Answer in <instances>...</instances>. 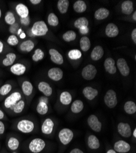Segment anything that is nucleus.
<instances>
[{"mask_svg":"<svg viewBox=\"0 0 136 153\" xmlns=\"http://www.w3.org/2000/svg\"><path fill=\"white\" fill-rule=\"evenodd\" d=\"M30 31L33 37L43 36L47 34L48 28L46 23L44 21L40 20L35 22L31 27Z\"/></svg>","mask_w":136,"mask_h":153,"instance_id":"nucleus-1","label":"nucleus"},{"mask_svg":"<svg viewBox=\"0 0 136 153\" xmlns=\"http://www.w3.org/2000/svg\"><path fill=\"white\" fill-rule=\"evenodd\" d=\"M34 123L29 120H22L17 124V129L24 134L31 133L34 129Z\"/></svg>","mask_w":136,"mask_h":153,"instance_id":"nucleus-2","label":"nucleus"},{"mask_svg":"<svg viewBox=\"0 0 136 153\" xmlns=\"http://www.w3.org/2000/svg\"><path fill=\"white\" fill-rule=\"evenodd\" d=\"M46 143L44 140L40 138H36L31 140L29 144V149L32 153H39L45 148Z\"/></svg>","mask_w":136,"mask_h":153,"instance_id":"nucleus-3","label":"nucleus"},{"mask_svg":"<svg viewBox=\"0 0 136 153\" xmlns=\"http://www.w3.org/2000/svg\"><path fill=\"white\" fill-rule=\"evenodd\" d=\"M22 99L21 93L18 91L12 93L7 96L4 101V106L6 109H12L14 105Z\"/></svg>","mask_w":136,"mask_h":153,"instance_id":"nucleus-4","label":"nucleus"},{"mask_svg":"<svg viewBox=\"0 0 136 153\" xmlns=\"http://www.w3.org/2000/svg\"><path fill=\"white\" fill-rule=\"evenodd\" d=\"M104 101L106 106L109 108H113L115 107L118 104L116 93L112 90H108L104 97Z\"/></svg>","mask_w":136,"mask_h":153,"instance_id":"nucleus-5","label":"nucleus"},{"mask_svg":"<svg viewBox=\"0 0 136 153\" xmlns=\"http://www.w3.org/2000/svg\"><path fill=\"white\" fill-rule=\"evenodd\" d=\"M74 134L73 131L68 128L62 129L59 133V138L60 142L64 145L69 144L73 138Z\"/></svg>","mask_w":136,"mask_h":153,"instance_id":"nucleus-6","label":"nucleus"},{"mask_svg":"<svg viewBox=\"0 0 136 153\" xmlns=\"http://www.w3.org/2000/svg\"><path fill=\"white\" fill-rule=\"evenodd\" d=\"M97 70L92 65H88L85 66L82 71V77L86 80H93L96 76Z\"/></svg>","mask_w":136,"mask_h":153,"instance_id":"nucleus-7","label":"nucleus"},{"mask_svg":"<svg viewBox=\"0 0 136 153\" xmlns=\"http://www.w3.org/2000/svg\"><path fill=\"white\" fill-rule=\"evenodd\" d=\"M87 123L89 127L93 131L96 132H100L101 131L102 124L94 114H91L88 118Z\"/></svg>","mask_w":136,"mask_h":153,"instance_id":"nucleus-8","label":"nucleus"},{"mask_svg":"<svg viewBox=\"0 0 136 153\" xmlns=\"http://www.w3.org/2000/svg\"><path fill=\"white\" fill-rule=\"evenodd\" d=\"M117 129L118 133L123 137L129 138L132 135L131 128L129 124L125 123H120L118 124Z\"/></svg>","mask_w":136,"mask_h":153,"instance_id":"nucleus-9","label":"nucleus"},{"mask_svg":"<svg viewBox=\"0 0 136 153\" xmlns=\"http://www.w3.org/2000/svg\"><path fill=\"white\" fill-rule=\"evenodd\" d=\"M63 75L62 70L58 68H51L48 72V77L55 82L60 80L63 77Z\"/></svg>","mask_w":136,"mask_h":153,"instance_id":"nucleus-10","label":"nucleus"},{"mask_svg":"<svg viewBox=\"0 0 136 153\" xmlns=\"http://www.w3.org/2000/svg\"><path fill=\"white\" fill-rule=\"evenodd\" d=\"M117 65L120 72L123 76H126L129 75L130 73V69L125 59L119 58L117 60Z\"/></svg>","mask_w":136,"mask_h":153,"instance_id":"nucleus-11","label":"nucleus"},{"mask_svg":"<svg viewBox=\"0 0 136 153\" xmlns=\"http://www.w3.org/2000/svg\"><path fill=\"white\" fill-rule=\"evenodd\" d=\"M114 149L116 152L120 153H126L130 151L131 146L124 140H119L114 144Z\"/></svg>","mask_w":136,"mask_h":153,"instance_id":"nucleus-12","label":"nucleus"},{"mask_svg":"<svg viewBox=\"0 0 136 153\" xmlns=\"http://www.w3.org/2000/svg\"><path fill=\"white\" fill-rule=\"evenodd\" d=\"M54 123L53 120L50 118L46 119L41 127V131L43 134L49 135L51 134L53 131Z\"/></svg>","mask_w":136,"mask_h":153,"instance_id":"nucleus-13","label":"nucleus"},{"mask_svg":"<svg viewBox=\"0 0 136 153\" xmlns=\"http://www.w3.org/2000/svg\"><path fill=\"white\" fill-rule=\"evenodd\" d=\"M49 54L51 56V60L55 64L60 65L64 62V58L57 50L54 48H51L49 50Z\"/></svg>","mask_w":136,"mask_h":153,"instance_id":"nucleus-14","label":"nucleus"},{"mask_svg":"<svg viewBox=\"0 0 136 153\" xmlns=\"http://www.w3.org/2000/svg\"><path fill=\"white\" fill-rule=\"evenodd\" d=\"M104 66L106 71L110 74H115L117 72V68L115 66V62L112 58H107L106 59L104 64Z\"/></svg>","mask_w":136,"mask_h":153,"instance_id":"nucleus-15","label":"nucleus"},{"mask_svg":"<svg viewBox=\"0 0 136 153\" xmlns=\"http://www.w3.org/2000/svg\"><path fill=\"white\" fill-rule=\"evenodd\" d=\"M10 71L15 75L20 76L23 75L26 71V67L21 63H15L11 66Z\"/></svg>","mask_w":136,"mask_h":153,"instance_id":"nucleus-16","label":"nucleus"},{"mask_svg":"<svg viewBox=\"0 0 136 153\" xmlns=\"http://www.w3.org/2000/svg\"><path fill=\"white\" fill-rule=\"evenodd\" d=\"M38 90L42 92L45 97L51 96L53 93L52 88L45 82H40L39 83Z\"/></svg>","mask_w":136,"mask_h":153,"instance_id":"nucleus-17","label":"nucleus"},{"mask_svg":"<svg viewBox=\"0 0 136 153\" xmlns=\"http://www.w3.org/2000/svg\"><path fill=\"white\" fill-rule=\"evenodd\" d=\"M15 10L18 16L20 17V19L26 18L29 17V10L27 6L23 3L18 4L15 7Z\"/></svg>","mask_w":136,"mask_h":153,"instance_id":"nucleus-18","label":"nucleus"},{"mask_svg":"<svg viewBox=\"0 0 136 153\" xmlns=\"http://www.w3.org/2000/svg\"><path fill=\"white\" fill-rule=\"evenodd\" d=\"M105 33L109 37H115L119 33L118 27L114 23H109L105 29Z\"/></svg>","mask_w":136,"mask_h":153,"instance_id":"nucleus-19","label":"nucleus"},{"mask_svg":"<svg viewBox=\"0 0 136 153\" xmlns=\"http://www.w3.org/2000/svg\"><path fill=\"white\" fill-rule=\"evenodd\" d=\"M82 93L85 97L89 100H93L98 94V91L95 88L90 86H87L84 88Z\"/></svg>","mask_w":136,"mask_h":153,"instance_id":"nucleus-20","label":"nucleus"},{"mask_svg":"<svg viewBox=\"0 0 136 153\" xmlns=\"http://www.w3.org/2000/svg\"><path fill=\"white\" fill-rule=\"evenodd\" d=\"M109 14L110 12L107 9L104 7H101L95 11L94 17L95 19L98 20H101L107 18L109 16Z\"/></svg>","mask_w":136,"mask_h":153,"instance_id":"nucleus-21","label":"nucleus"},{"mask_svg":"<svg viewBox=\"0 0 136 153\" xmlns=\"http://www.w3.org/2000/svg\"><path fill=\"white\" fill-rule=\"evenodd\" d=\"M104 55V50L101 46L98 45L96 46L93 50L92 51V53L90 55L91 58L93 61H98Z\"/></svg>","mask_w":136,"mask_h":153,"instance_id":"nucleus-22","label":"nucleus"},{"mask_svg":"<svg viewBox=\"0 0 136 153\" xmlns=\"http://www.w3.org/2000/svg\"><path fill=\"white\" fill-rule=\"evenodd\" d=\"M121 11L122 13L125 15H130L132 13L134 7L133 3L130 0H126L121 4Z\"/></svg>","mask_w":136,"mask_h":153,"instance_id":"nucleus-23","label":"nucleus"},{"mask_svg":"<svg viewBox=\"0 0 136 153\" xmlns=\"http://www.w3.org/2000/svg\"><path fill=\"white\" fill-rule=\"evenodd\" d=\"M21 90L24 96H30L33 92V85L29 81L25 80L22 83Z\"/></svg>","mask_w":136,"mask_h":153,"instance_id":"nucleus-24","label":"nucleus"},{"mask_svg":"<svg viewBox=\"0 0 136 153\" xmlns=\"http://www.w3.org/2000/svg\"><path fill=\"white\" fill-rule=\"evenodd\" d=\"M35 47L34 42L31 40H26L23 41L20 45V50L21 52L29 53L34 49Z\"/></svg>","mask_w":136,"mask_h":153,"instance_id":"nucleus-25","label":"nucleus"},{"mask_svg":"<svg viewBox=\"0 0 136 153\" xmlns=\"http://www.w3.org/2000/svg\"><path fill=\"white\" fill-rule=\"evenodd\" d=\"M88 146L92 149H97L100 146V141L94 135H91L88 138Z\"/></svg>","mask_w":136,"mask_h":153,"instance_id":"nucleus-26","label":"nucleus"},{"mask_svg":"<svg viewBox=\"0 0 136 153\" xmlns=\"http://www.w3.org/2000/svg\"><path fill=\"white\" fill-rule=\"evenodd\" d=\"M17 58V55L14 53H9L6 55L5 58L3 60L2 64L4 66L8 67L14 65Z\"/></svg>","mask_w":136,"mask_h":153,"instance_id":"nucleus-27","label":"nucleus"},{"mask_svg":"<svg viewBox=\"0 0 136 153\" xmlns=\"http://www.w3.org/2000/svg\"><path fill=\"white\" fill-rule=\"evenodd\" d=\"M60 101L62 104L64 105H68L72 101V96L68 91H64L60 96Z\"/></svg>","mask_w":136,"mask_h":153,"instance_id":"nucleus-28","label":"nucleus"},{"mask_svg":"<svg viewBox=\"0 0 136 153\" xmlns=\"http://www.w3.org/2000/svg\"><path fill=\"white\" fill-rule=\"evenodd\" d=\"M73 9L77 13H82L87 9V5L82 0H78L74 3Z\"/></svg>","mask_w":136,"mask_h":153,"instance_id":"nucleus-29","label":"nucleus"},{"mask_svg":"<svg viewBox=\"0 0 136 153\" xmlns=\"http://www.w3.org/2000/svg\"><path fill=\"white\" fill-rule=\"evenodd\" d=\"M91 43L89 38L87 36H83L80 39V47L83 52H87L90 48Z\"/></svg>","mask_w":136,"mask_h":153,"instance_id":"nucleus-30","label":"nucleus"},{"mask_svg":"<svg viewBox=\"0 0 136 153\" xmlns=\"http://www.w3.org/2000/svg\"><path fill=\"white\" fill-rule=\"evenodd\" d=\"M84 108V103L80 100H76L73 102L71 106V110L74 113H79Z\"/></svg>","mask_w":136,"mask_h":153,"instance_id":"nucleus-31","label":"nucleus"},{"mask_svg":"<svg viewBox=\"0 0 136 153\" xmlns=\"http://www.w3.org/2000/svg\"><path fill=\"white\" fill-rule=\"evenodd\" d=\"M57 9L61 14L67 13L69 7V1L68 0H59L57 2Z\"/></svg>","mask_w":136,"mask_h":153,"instance_id":"nucleus-32","label":"nucleus"},{"mask_svg":"<svg viewBox=\"0 0 136 153\" xmlns=\"http://www.w3.org/2000/svg\"><path fill=\"white\" fill-rule=\"evenodd\" d=\"M89 21L87 18L85 17H80L74 22V27L78 29H80L82 27H88Z\"/></svg>","mask_w":136,"mask_h":153,"instance_id":"nucleus-33","label":"nucleus"},{"mask_svg":"<svg viewBox=\"0 0 136 153\" xmlns=\"http://www.w3.org/2000/svg\"><path fill=\"white\" fill-rule=\"evenodd\" d=\"M124 110L129 114H134L136 112V105L135 102L131 100L126 102L124 105Z\"/></svg>","mask_w":136,"mask_h":153,"instance_id":"nucleus-34","label":"nucleus"},{"mask_svg":"<svg viewBox=\"0 0 136 153\" xmlns=\"http://www.w3.org/2000/svg\"><path fill=\"white\" fill-rule=\"evenodd\" d=\"M20 145L19 140L15 138L12 137L9 138L7 142V146L8 148L12 151H15L17 150Z\"/></svg>","mask_w":136,"mask_h":153,"instance_id":"nucleus-35","label":"nucleus"},{"mask_svg":"<svg viewBox=\"0 0 136 153\" xmlns=\"http://www.w3.org/2000/svg\"><path fill=\"white\" fill-rule=\"evenodd\" d=\"M24 107H25V102L21 99L12 108L11 110L13 111V112L15 114H20L23 111Z\"/></svg>","mask_w":136,"mask_h":153,"instance_id":"nucleus-36","label":"nucleus"},{"mask_svg":"<svg viewBox=\"0 0 136 153\" xmlns=\"http://www.w3.org/2000/svg\"><path fill=\"white\" fill-rule=\"evenodd\" d=\"M36 110L39 114L41 115H44V114H46L48 111V107L46 103L43 102L39 101V103L37 105Z\"/></svg>","mask_w":136,"mask_h":153,"instance_id":"nucleus-37","label":"nucleus"},{"mask_svg":"<svg viewBox=\"0 0 136 153\" xmlns=\"http://www.w3.org/2000/svg\"><path fill=\"white\" fill-rule=\"evenodd\" d=\"M62 38L64 40V41L67 42L73 41L76 39V34L75 31H71V30L68 31L63 34Z\"/></svg>","mask_w":136,"mask_h":153,"instance_id":"nucleus-38","label":"nucleus"},{"mask_svg":"<svg viewBox=\"0 0 136 153\" xmlns=\"http://www.w3.org/2000/svg\"><path fill=\"white\" fill-rule=\"evenodd\" d=\"M45 56V53L43 51L41 50L40 48H37L34 52V54L32 55V59L34 62H38L42 59Z\"/></svg>","mask_w":136,"mask_h":153,"instance_id":"nucleus-39","label":"nucleus"},{"mask_svg":"<svg viewBox=\"0 0 136 153\" xmlns=\"http://www.w3.org/2000/svg\"><path fill=\"white\" fill-rule=\"evenodd\" d=\"M4 21L7 25H10V26L15 23L16 20H15V17L14 14L13 13V12H12V11L7 12V13L6 14V15L4 16Z\"/></svg>","mask_w":136,"mask_h":153,"instance_id":"nucleus-40","label":"nucleus"},{"mask_svg":"<svg viewBox=\"0 0 136 153\" xmlns=\"http://www.w3.org/2000/svg\"><path fill=\"white\" fill-rule=\"evenodd\" d=\"M68 56L69 58L71 59H74V60L79 59L82 56V53L80 50L78 49L71 50L70 51H69Z\"/></svg>","mask_w":136,"mask_h":153,"instance_id":"nucleus-41","label":"nucleus"},{"mask_svg":"<svg viewBox=\"0 0 136 153\" xmlns=\"http://www.w3.org/2000/svg\"><path fill=\"white\" fill-rule=\"evenodd\" d=\"M48 23L51 27H56L59 24V19L54 13H50L48 17Z\"/></svg>","mask_w":136,"mask_h":153,"instance_id":"nucleus-42","label":"nucleus"},{"mask_svg":"<svg viewBox=\"0 0 136 153\" xmlns=\"http://www.w3.org/2000/svg\"><path fill=\"white\" fill-rule=\"evenodd\" d=\"M12 89V86L9 83H6L0 88V95L2 96H5L7 95Z\"/></svg>","mask_w":136,"mask_h":153,"instance_id":"nucleus-43","label":"nucleus"},{"mask_svg":"<svg viewBox=\"0 0 136 153\" xmlns=\"http://www.w3.org/2000/svg\"><path fill=\"white\" fill-rule=\"evenodd\" d=\"M7 42L10 46H16L17 45H18L19 41L16 35L11 34L7 38Z\"/></svg>","mask_w":136,"mask_h":153,"instance_id":"nucleus-44","label":"nucleus"},{"mask_svg":"<svg viewBox=\"0 0 136 153\" xmlns=\"http://www.w3.org/2000/svg\"><path fill=\"white\" fill-rule=\"evenodd\" d=\"M19 25L18 23H15L14 25H11V26L9 27V32L10 33H12V34H14V35H16L17 33V31L19 29Z\"/></svg>","mask_w":136,"mask_h":153,"instance_id":"nucleus-45","label":"nucleus"},{"mask_svg":"<svg viewBox=\"0 0 136 153\" xmlns=\"http://www.w3.org/2000/svg\"><path fill=\"white\" fill-rule=\"evenodd\" d=\"M30 22H31V20H30L29 17L20 19V23L23 25H24V26H28V25L30 24Z\"/></svg>","mask_w":136,"mask_h":153,"instance_id":"nucleus-46","label":"nucleus"},{"mask_svg":"<svg viewBox=\"0 0 136 153\" xmlns=\"http://www.w3.org/2000/svg\"><path fill=\"white\" fill-rule=\"evenodd\" d=\"M5 131V126L4 123L0 120V135H2Z\"/></svg>","mask_w":136,"mask_h":153,"instance_id":"nucleus-47","label":"nucleus"},{"mask_svg":"<svg viewBox=\"0 0 136 153\" xmlns=\"http://www.w3.org/2000/svg\"><path fill=\"white\" fill-rule=\"evenodd\" d=\"M131 39L134 44H136V29L134 28L131 33Z\"/></svg>","mask_w":136,"mask_h":153,"instance_id":"nucleus-48","label":"nucleus"},{"mask_svg":"<svg viewBox=\"0 0 136 153\" xmlns=\"http://www.w3.org/2000/svg\"><path fill=\"white\" fill-rule=\"evenodd\" d=\"M80 32L81 34H87L89 32L88 27H82L79 29Z\"/></svg>","mask_w":136,"mask_h":153,"instance_id":"nucleus-49","label":"nucleus"},{"mask_svg":"<svg viewBox=\"0 0 136 153\" xmlns=\"http://www.w3.org/2000/svg\"><path fill=\"white\" fill-rule=\"evenodd\" d=\"M70 153H84V152L78 148H75L72 149Z\"/></svg>","mask_w":136,"mask_h":153,"instance_id":"nucleus-50","label":"nucleus"},{"mask_svg":"<svg viewBox=\"0 0 136 153\" xmlns=\"http://www.w3.org/2000/svg\"><path fill=\"white\" fill-rule=\"evenodd\" d=\"M42 2L41 0H30V3L34 5H37Z\"/></svg>","mask_w":136,"mask_h":153,"instance_id":"nucleus-51","label":"nucleus"},{"mask_svg":"<svg viewBox=\"0 0 136 153\" xmlns=\"http://www.w3.org/2000/svg\"><path fill=\"white\" fill-rule=\"evenodd\" d=\"M3 50H4L3 42L1 41H0V53H1L3 52Z\"/></svg>","mask_w":136,"mask_h":153,"instance_id":"nucleus-52","label":"nucleus"},{"mask_svg":"<svg viewBox=\"0 0 136 153\" xmlns=\"http://www.w3.org/2000/svg\"><path fill=\"white\" fill-rule=\"evenodd\" d=\"M39 101H40V102H45V103H48V99L46 98V97H40V99H39Z\"/></svg>","mask_w":136,"mask_h":153,"instance_id":"nucleus-53","label":"nucleus"},{"mask_svg":"<svg viewBox=\"0 0 136 153\" xmlns=\"http://www.w3.org/2000/svg\"><path fill=\"white\" fill-rule=\"evenodd\" d=\"M4 118V113L2 110L0 109V120H3Z\"/></svg>","mask_w":136,"mask_h":153,"instance_id":"nucleus-54","label":"nucleus"},{"mask_svg":"<svg viewBox=\"0 0 136 153\" xmlns=\"http://www.w3.org/2000/svg\"><path fill=\"white\" fill-rule=\"evenodd\" d=\"M19 37L21 38V39H24V38H25V37H26V34L24 33V32H22V33L19 35Z\"/></svg>","mask_w":136,"mask_h":153,"instance_id":"nucleus-55","label":"nucleus"},{"mask_svg":"<svg viewBox=\"0 0 136 153\" xmlns=\"http://www.w3.org/2000/svg\"><path fill=\"white\" fill-rule=\"evenodd\" d=\"M106 153H117V152L114 149H109Z\"/></svg>","mask_w":136,"mask_h":153,"instance_id":"nucleus-56","label":"nucleus"},{"mask_svg":"<svg viewBox=\"0 0 136 153\" xmlns=\"http://www.w3.org/2000/svg\"><path fill=\"white\" fill-rule=\"evenodd\" d=\"M132 19L134 21H136V12H134L132 14Z\"/></svg>","mask_w":136,"mask_h":153,"instance_id":"nucleus-57","label":"nucleus"},{"mask_svg":"<svg viewBox=\"0 0 136 153\" xmlns=\"http://www.w3.org/2000/svg\"><path fill=\"white\" fill-rule=\"evenodd\" d=\"M22 32H23V31L22 29L20 28H19V29H18V31H17V34L18 36H19V35H20V34H21Z\"/></svg>","mask_w":136,"mask_h":153,"instance_id":"nucleus-58","label":"nucleus"},{"mask_svg":"<svg viewBox=\"0 0 136 153\" xmlns=\"http://www.w3.org/2000/svg\"><path fill=\"white\" fill-rule=\"evenodd\" d=\"M133 136L134 138L136 137V129H134V130L133 131Z\"/></svg>","mask_w":136,"mask_h":153,"instance_id":"nucleus-59","label":"nucleus"},{"mask_svg":"<svg viewBox=\"0 0 136 153\" xmlns=\"http://www.w3.org/2000/svg\"><path fill=\"white\" fill-rule=\"evenodd\" d=\"M1 16H2V12H1V9H0V19H1Z\"/></svg>","mask_w":136,"mask_h":153,"instance_id":"nucleus-60","label":"nucleus"}]
</instances>
